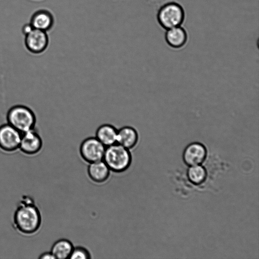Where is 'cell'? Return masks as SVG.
<instances>
[{
  "label": "cell",
  "instance_id": "17",
  "mask_svg": "<svg viewBox=\"0 0 259 259\" xmlns=\"http://www.w3.org/2000/svg\"><path fill=\"white\" fill-rule=\"evenodd\" d=\"M91 255L89 250L84 247H74L70 254V259H88L91 258Z\"/></svg>",
  "mask_w": 259,
  "mask_h": 259
},
{
  "label": "cell",
  "instance_id": "4",
  "mask_svg": "<svg viewBox=\"0 0 259 259\" xmlns=\"http://www.w3.org/2000/svg\"><path fill=\"white\" fill-rule=\"evenodd\" d=\"M184 18V12L178 4L171 2L158 10L157 19L160 25L166 29L180 26Z\"/></svg>",
  "mask_w": 259,
  "mask_h": 259
},
{
  "label": "cell",
  "instance_id": "12",
  "mask_svg": "<svg viewBox=\"0 0 259 259\" xmlns=\"http://www.w3.org/2000/svg\"><path fill=\"white\" fill-rule=\"evenodd\" d=\"M118 129L109 123H104L98 127L95 137L106 147L116 143Z\"/></svg>",
  "mask_w": 259,
  "mask_h": 259
},
{
  "label": "cell",
  "instance_id": "19",
  "mask_svg": "<svg viewBox=\"0 0 259 259\" xmlns=\"http://www.w3.org/2000/svg\"><path fill=\"white\" fill-rule=\"evenodd\" d=\"M33 29V28L32 27L30 23H29L24 25L22 28V31L23 33V34L25 35L26 34L30 32Z\"/></svg>",
  "mask_w": 259,
  "mask_h": 259
},
{
  "label": "cell",
  "instance_id": "3",
  "mask_svg": "<svg viewBox=\"0 0 259 259\" xmlns=\"http://www.w3.org/2000/svg\"><path fill=\"white\" fill-rule=\"evenodd\" d=\"M7 123L23 133L35 127L36 118L34 112L27 106H12L7 114Z\"/></svg>",
  "mask_w": 259,
  "mask_h": 259
},
{
  "label": "cell",
  "instance_id": "16",
  "mask_svg": "<svg viewBox=\"0 0 259 259\" xmlns=\"http://www.w3.org/2000/svg\"><path fill=\"white\" fill-rule=\"evenodd\" d=\"M206 176L204 168L199 165L191 166L188 170V177L190 181L198 185L203 182Z\"/></svg>",
  "mask_w": 259,
  "mask_h": 259
},
{
  "label": "cell",
  "instance_id": "11",
  "mask_svg": "<svg viewBox=\"0 0 259 259\" xmlns=\"http://www.w3.org/2000/svg\"><path fill=\"white\" fill-rule=\"evenodd\" d=\"M110 170L102 160L89 163L88 174L90 179L96 183H102L109 178Z\"/></svg>",
  "mask_w": 259,
  "mask_h": 259
},
{
  "label": "cell",
  "instance_id": "6",
  "mask_svg": "<svg viewBox=\"0 0 259 259\" xmlns=\"http://www.w3.org/2000/svg\"><path fill=\"white\" fill-rule=\"evenodd\" d=\"M22 133L9 123L0 126V149L6 152L19 149Z\"/></svg>",
  "mask_w": 259,
  "mask_h": 259
},
{
  "label": "cell",
  "instance_id": "8",
  "mask_svg": "<svg viewBox=\"0 0 259 259\" xmlns=\"http://www.w3.org/2000/svg\"><path fill=\"white\" fill-rule=\"evenodd\" d=\"M42 146V138L35 128L22 133L19 149L23 153L35 155L40 152Z\"/></svg>",
  "mask_w": 259,
  "mask_h": 259
},
{
  "label": "cell",
  "instance_id": "10",
  "mask_svg": "<svg viewBox=\"0 0 259 259\" xmlns=\"http://www.w3.org/2000/svg\"><path fill=\"white\" fill-rule=\"evenodd\" d=\"M139 135L137 130L132 126L124 125L118 129L116 143L131 150L137 145Z\"/></svg>",
  "mask_w": 259,
  "mask_h": 259
},
{
  "label": "cell",
  "instance_id": "1",
  "mask_svg": "<svg viewBox=\"0 0 259 259\" xmlns=\"http://www.w3.org/2000/svg\"><path fill=\"white\" fill-rule=\"evenodd\" d=\"M13 226L24 235L36 233L41 224V215L34 199L30 196L23 195L17 204L13 219Z\"/></svg>",
  "mask_w": 259,
  "mask_h": 259
},
{
  "label": "cell",
  "instance_id": "5",
  "mask_svg": "<svg viewBox=\"0 0 259 259\" xmlns=\"http://www.w3.org/2000/svg\"><path fill=\"white\" fill-rule=\"evenodd\" d=\"M106 147L95 137L84 139L79 146V154L85 162L90 163L102 160Z\"/></svg>",
  "mask_w": 259,
  "mask_h": 259
},
{
  "label": "cell",
  "instance_id": "13",
  "mask_svg": "<svg viewBox=\"0 0 259 259\" xmlns=\"http://www.w3.org/2000/svg\"><path fill=\"white\" fill-rule=\"evenodd\" d=\"M30 23L34 29L47 31L52 27L54 18L49 11L40 10L32 15Z\"/></svg>",
  "mask_w": 259,
  "mask_h": 259
},
{
  "label": "cell",
  "instance_id": "2",
  "mask_svg": "<svg viewBox=\"0 0 259 259\" xmlns=\"http://www.w3.org/2000/svg\"><path fill=\"white\" fill-rule=\"evenodd\" d=\"M103 160L110 171L120 173L129 168L132 156L130 150L115 143L106 147Z\"/></svg>",
  "mask_w": 259,
  "mask_h": 259
},
{
  "label": "cell",
  "instance_id": "7",
  "mask_svg": "<svg viewBox=\"0 0 259 259\" xmlns=\"http://www.w3.org/2000/svg\"><path fill=\"white\" fill-rule=\"evenodd\" d=\"M25 46L34 54H40L47 49L49 40L46 31L33 28L25 35Z\"/></svg>",
  "mask_w": 259,
  "mask_h": 259
},
{
  "label": "cell",
  "instance_id": "14",
  "mask_svg": "<svg viewBox=\"0 0 259 259\" xmlns=\"http://www.w3.org/2000/svg\"><path fill=\"white\" fill-rule=\"evenodd\" d=\"M187 39L185 30L180 26L168 29L165 33L167 43L174 48L182 47L185 44Z\"/></svg>",
  "mask_w": 259,
  "mask_h": 259
},
{
  "label": "cell",
  "instance_id": "18",
  "mask_svg": "<svg viewBox=\"0 0 259 259\" xmlns=\"http://www.w3.org/2000/svg\"><path fill=\"white\" fill-rule=\"evenodd\" d=\"M40 259H54L55 258L52 253L51 252H45L41 254L39 257Z\"/></svg>",
  "mask_w": 259,
  "mask_h": 259
},
{
  "label": "cell",
  "instance_id": "15",
  "mask_svg": "<svg viewBox=\"0 0 259 259\" xmlns=\"http://www.w3.org/2000/svg\"><path fill=\"white\" fill-rule=\"evenodd\" d=\"M74 246L72 242L66 239H60L53 244L51 252L55 258H69Z\"/></svg>",
  "mask_w": 259,
  "mask_h": 259
},
{
  "label": "cell",
  "instance_id": "9",
  "mask_svg": "<svg viewBox=\"0 0 259 259\" xmlns=\"http://www.w3.org/2000/svg\"><path fill=\"white\" fill-rule=\"evenodd\" d=\"M205 147L199 142L189 144L183 152V159L189 166L199 165L205 159L206 155Z\"/></svg>",
  "mask_w": 259,
  "mask_h": 259
}]
</instances>
